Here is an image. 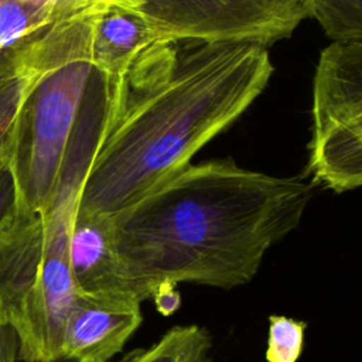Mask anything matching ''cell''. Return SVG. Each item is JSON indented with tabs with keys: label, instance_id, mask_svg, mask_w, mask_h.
I'll list each match as a JSON object with an SVG mask.
<instances>
[{
	"label": "cell",
	"instance_id": "cell-16",
	"mask_svg": "<svg viewBox=\"0 0 362 362\" xmlns=\"http://www.w3.org/2000/svg\"><path fill=\"white\" fill-rule=\"evenodd\" d=\"M18 202L16 180L8 161H0V228Z\"/></svg>",
	"mask_w": 362,
	"mask_h": 362
},
{
	"label": "cell",
	"instance_id": "cell-13",
	"mask_svg": "<svg viewBox=\"0 0 362 362\" xmlns=\"http://www.w3.org/2000/svg\"><path fill=\"white\" fill-rule=\"evenodd\" d=\"M212 338L201 325H175L148 348L132 351L119 362H211Z\"/></svg>",
	"mask_w": 362,
	"mask_h": 362
},
{
	"label": "cell",
	"instance_id": "cell-18",
	"mask_svg": "<svg viewBox=\"0 0 362 362\" xmlns=\"http://www.w3.org/2000/svg\"><path fill=\"white\" fill-rule=\"evenodd\" d=\"M18 361V335L13 325L0 322V362Z\"/></svg>",
	"mask_w": 362,
	"mask_h": 362
},
{
	"label": "cell",
	"instance_id": "cell-12",
	"mask_svg": "<svg viewBox=\"0 0 362 362\" xmlns=\"http://www.w3.org/2000/svg\"><path fill=\"white\" fill-rule=\"evenodd\" d=\"M112 0H0V54L31 37L95 14Z\"/></svg>",
	"mask_w": 362,
	"mask_h": 362
},
{
	"label": "cell",
	"instance_id": "cell-5",
	"mask_svg": "<svg viewBox=\"0 0 362 362\" xmlns=\"http://www.w3.org/2000/svg\"><path fill=\"white\" fill-rule=\"evenodd\" d=\"M308 167L337 192L362 187V41H332L320 55Z\"/></svg>",
	"mask_w": 362,
	"mask_h": 362
},
{
	"label": "cell",
	"instance_id": "cell-11",
	"mask_svg": "<svg viewBox=\"0 0 362 362\" xmlns=\"http://www.w3.org/2000/svg\"><path fill=\"white\" fill-rule=\"evenodd\" d=\"M61 25L48 28L0 54V161H8L21 103L47 68Z\"/></svg>",
	"mask_w": 362,
	"mask_h": 362
},
{
	"label": "cell",
	"instance_id": "cell-14",
	"mask_svg": "<svg viewBox=\"0 0 362 362\" xmlns=\"http://www.w3.org/2000/svg\"><path fill=\"white\" fill-rule=\"evenodd\" d=\"M315 17L334 41H362V0H308Z\"/></svg>",
	"mask_w": 362,
	"mask_h": 362
},
{
	"label": "cell",
	"instance_id": "cell-4",
	"mask_svg": "<svg viewBox=\"0 0 362 362\" xmlns=\"http://www.w3.org/2000/svg\"><path fill=\"white\" fill-rule=\"evenodd\" d=\"M106 109L99 86L88 90L55 189L41 211L44 221L42 273L14 325L18 361L61 362L65 320L76 296L69 240L79 209L83 182L99 143Z\"/></svg>",
	"mask_w": 362,
	"mask_h": 362
},
{
	"label": "cell",
	"instance_id": "cell-3",
	"mask_svg": "<svg viewBox=\"0 0 362 362\" xmlns=\"http://www.w3.org/2000/svg\"><path fill=\"white\" fill-rule=\"evenodd\" d=\"M92 16L62 24L52 58L18 110L8 164L18 201L37 212L45 208L59 180L95 72L89 49Z\"/></svg>",
	"mask_w": 362,
	"mask_h": 362
},
{
	"label": "cell",
	"instance_id": "cell-6",
	"mask_svg": "<svg viewBox=\"0 0 362 362\" xmlns=\"http://www.w3.org/2000/svg\"><path fill=\"white\" fill-rule=\"evenodd\" d=\"M140 11L171 40L239 41L264 47L307 17L308 0H119Z\"/></svg>",
	"mask_w": 362,
	"mask_h": 362
},
{
	"label": "cell",
	"instance_id": "cell-1",
	"mask_svg": "<svg viewBox=\"0 0 362 362\" xmlns=\"http://www.w3.org/2000/svg\"><path fill=\"white\" fill-rule=\"evenodd\" d=\"M273 72L267 47L239 41L156 42L116 85L79 212L113 216L175 177L263 92Z\"/></svg>",
	"mask_w": 362,
	"mask_h": 362
},
{
	"label": "cell",
	"instance_id": "cell-2",
	"mask_svg": "<svg viewBox=\"0 0 362 362\" xmlns=\"http://www.w3.org/2000/svg\"><path fill=\"white\" fill-rule=\"evenodd\" d=\"M313 197L298 178L211 161L187 165L133 206L110 216L115 249L137 297L165 283L247 284L266 252L296 229Z\"/></svg>",
	"mask_w": 362,
	"mask_h": 362
},
{
	"label": "cell",
	"instance_id": "cell-8",
	"mask_svg": "<svg viewBox=\"0 0 362 362\" xmlns=\"http://www.w3.org/2000/svg\"><path fill=\"white\" fill-rule=\"evenodd\" d=\"M42 214L17 202L0 228V322L16 325L42 273Z\"/></svg>",
	"mask_w": 362,
	"mask_h": 362
},
{
	"label": "cell",
	"instance_id": "cell-10",
	"mask_svg": "<svg viewBox=\"0 0 362 362\" xmlns=\"http://www.w3.org/2000/svg\"><path fill=\"white\" fill-rule=\"evenodd\" d=\"M140 11L112 0L90 18V61L106 85L119 83L144 51L165 40Z\"/></svg>",
	"mask_w": 362,
	"mask_h": 362
},
{
	"label": "cell",
	"instance_id": "cell-17",
	"mask_svg": "<svg viewBox=\"0 0 362 362\" xmlns=\"http://www.w3.org/2000/svg\"><path fill=\"white\" fill-rule=\"evenodd\" d=\"M153 300L156 303L157 310L163 314V315H171L173 313H175L180 307V294L177 291V284H171V283H165L161 284L154 296Z\"/></svg>",
	"mask_w": 362,
	"mask_h": 362
},
{
	"label": "cell",
	"instance_id": "cell-9",
	"mask_svg": "<svg viewBox=\"0 0 362 362\" xmlns=\"http://www.w3.org/2000/svg\"><path fill=\"white\" fill-rule=\"evenodd\" d=\"M69 262L76 294L143 303L116 253L110 216L78 211L71 232Z\"/></svg>",
	"mask_w": 362,
	"mask_h": 362
},
{
	"label": "cell",
	"instance_id": "cell-15",
	"mask_svg": "<svg viewBox=\"0 0 362 362\" xmlns=\"http://www.w3.org/2000/svg\"><path fill=\"white\" fill-rule=\"evenodd\" d=\"M307 324L286 315L269 317V337L266 348L267 362H297L304 346Z\"/></svg>",
	"mask_w": 362,
	"mask_h": 362
},
{
	"label": "cell",
	"instance_id": "cell-7",
	"mask_svg": "<svg viewBox=\"0 0 362 362\" xmlns=\"http://www.w3.org/2000/svg\"><path fill=\"white\" fill-rule=\"evenodd\" d=\"M137 300H105L76 294L64 325L61 361L109 362L143 321Z\"/></svg>",
	"mask_w": 362,
	"mask_h": 362
}]
</instances>
